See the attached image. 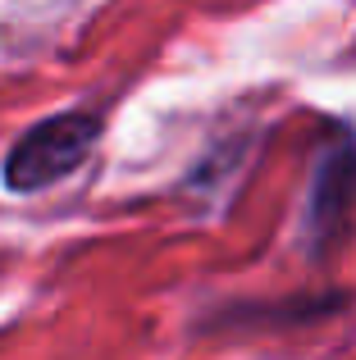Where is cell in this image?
I'll use <instances>...</instances> for the list:
<instances>
[{
  "label": "cell",
  "instance_id": "cell-1",
  "mask_svg": "<svg viewBox=\"0 0 356 360\" xmlns=\"http://www.w3.org/2000/svg\"><path fill=\"white\" fill-rule=\"evenodd\" d=\"M101 137V119L69 110V115H51L37 128H27L23 137L9 146L5 155V187L9 192H46L60 178H69L73 169H82V160L91 155Z\"/></svg>",
  "mask_w": 356,
  "mask_h": 360
},
{
  "label": "cell",
  "instance_id": "cell-2",
  "mask_svg": "<svg viewBox=\"0 0 356 360\" xmlns=\"http://www.w3.org/2000/svg\"><path fill=\"white\" fill-rule=\"evenodd\" d=\"M356 187V150L352 146H333V155L320 165L315 174V192H311V224L315 229H333V219H343Z\"/></svg>",
  "mask_w": 356,
  "mask_h": 360
}]
</instances>
